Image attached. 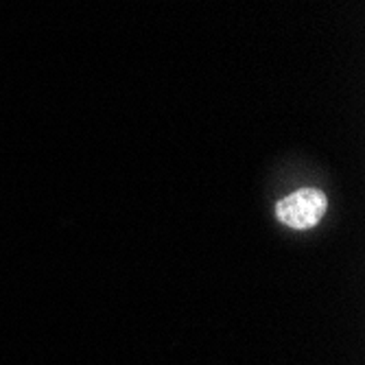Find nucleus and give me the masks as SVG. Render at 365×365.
Masks as SVG:
<instances>
[{
	"label": "nucleus",
	"instance_id": "obj_1",
	"mask_svg": "<svg viewBox=\"0 0 365 365\" xmlns=\"http://www.w3.org/2000/svg\"><path fill=\"white\" fill-rule=\"evenodd\" d=\"M326 195L317 188H300L293 195L284 197L276 206L280 223L293 230H309L319 223L326 212Z\"/></svg>",
	"mask_w": 365,
	"mask_h": 365
}]
</instances>
